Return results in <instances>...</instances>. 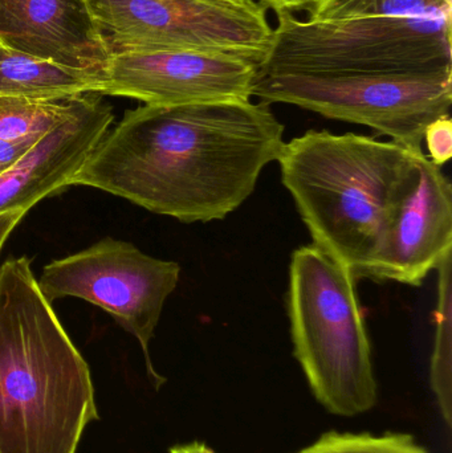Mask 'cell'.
<instances>
[{"instance_id": "obj_24", "label": "cell", "mask_w": 452, "mask_h": 453, "mask_svg": "<svg viewBox=\"0 0 452 453\" xmlns=\"http://www.w3.org/2000/svg\"><path fill=\"white\" fill-rule=\"evenodd\" d=\"M0 47H3L2 42H0Z\"/></svg>"}, {"instance_id": "obj_13", "label": "cell", "mask_w": 452, "mask_h": 453, "mask_svg": "<svg viewBox=\"0 0 452 453\" xmlns=\"http://www.w3.org/2000/svg\"><path fill=\"white\" fill-rule=\"evenodd\" d=\"M101 76L0 47V97L63 101L97 93Z\"/></svg>"}, {"instance_id": "obj_22", "label": "cell", "mask_w": 452, "mask_h": 453, "mask_svg": "<svg viewBox=\"0 0 452 453\" xmlns=\"http://www.w3.org/2000/svg\"><path fill=\"white\" fill-rule=\"evenodd\" d=\"M170 453H215L206 444L201 441H194V443L180 444L170 449Z\"/></svg>"}, {"instance_id": "obj_23", "label": "cell", "mask_w": 452, "mask_h": 453, "mask_svg": "<svg viewBox=\"0 0 452 453\" xmlns=\"http://www.w3.org/2000/svg\"><path fill=\"white\" fill-rule=\"evenodd\" d=\"M214 2L230 3V4L238 5H254L257 4V0H214Z\"/></svg>"}, {"instance_id": "obj_10", "label": "cell", "mask_w": 452, "mask_h": 453, "mask_svg": "<svg viewBox=\"0 0 452 453\" xmlns=\"http://www.w3.org/2000/svg\"><path fill=\"white\" fill-rule=\"evenodd\" d=\"M113 119L111 105L97 93L74 97L69 116L0 175V214L28 212L42 199L65 188Z\"/></svg>"}, {"instance_id": "obj_12", "label": "cell", "mask_w": 452, "mask_h": 453, "mask_svg": "<svg viewBox=\"0 0 452 453\" xmlns=\"http://www.w3.org/2000/svg\"><path fill=\"white\" fill-rule=\"evenodd\" d=\"M0 42L100 76L111 56L85 0H0Z\"/></svg>"}, {"instance_id": "obj_19", "label": "cell", "mask_w": 452, "mask_h": 453, "mask_svg": "<svg viewBox=\"0 0 452 453\" xmlns=\"http://www.w3.org/2000/svg\"><path fill=\"white\" fill-rule=\"evenodd\" d=\"M39 140L15 141V142L0 141V175L11 169Z\"/></svg>"}, {"instance_id": "obj_3", "label": "cell", "mask_w": 452, "mask_h": 453, "mask_svg": "<svg viewBox=\"0 0 452 453\" xmlns=\"http://www.w3.org/2000/svg\"><path fill=\"white\" fill-rule=\"evenodd\" d=\"M421 153L310 130L284 143L278 162L313 244L356 280H374L395 211L418 180Z\"/></svg>"}, {"instance_id": "obj_16", "label": "cell", "mask_w": 452, "mask_h": 453, "mask_svg": "<svg viewBox=\"0 0 452 453\" xmlns=\"http://www.w3.org/2000/svg\"><path fill=\"white\" fill-rule=\"evenodd\" d=\"M74 98L32 101L0 97V141L39 140L71 113Z\"/></svg>"}, {"instance_id": "obj_9", "label": "cell", "mask_w": 452, "mask_h": 453, "mask_svg": "<svg viewBox=\"0 0 452 453\" xmlns=\"http://www.w3.org/2000/svg\"><path fill=\"white\" fill-rule=\"evenodd\" d=\"M259 65L227 53L156 50L111 55L97 95L145 105L249 101Z\"/></svg>"}, {"instance_id": "obj_15", "label": "cell", "mask_w": 452, "mask_h": 453, "mask_svg": "<svg viewBox=\"0 0 452 453\" xmlns=\"http://www.w3.org/2000/svg\"><path fill=\"white\" fill-rule=\"evenodd\" d=\"M310 20L366 18H426L452 20V0H316Z\"/></svg>"}, {"instance_id": "obj_11", "label": "cell", "mask_w": 452, "mask_h": 453, "mask_svg": "<svg viewBox=\"0 0 452 453\" xmlns=\"http://www.w3.org/2000/svg\"><path fill=\"white\" fill-rule=\"evenodd\" d=\"M418 167V180L393 218L377 265L376 281L419 287L452 253L450 180L425 153L419 154Z\"/></svg>"}, {"instance_id": "obj_8", "label": "cell", "mask_w": 452, "mask_h": 453, "mask_svg": "<svg viewBox=\"0 0 452 453\" xmlns=\"http://www.w3.org/2000/svg\"><path fill=\"white\" fill-rule=\"evenodd\" d=\"M180 276V266L175 261L153 257L130 242L105 237L80 252L50 261L37 284L50 303L81 298L111 314L137 338L149 378L159 388L165 378L151 365L149 345Z\"/></svg>"}, {"instance_id": "obj_18", "label": "cell", "mask_w": 452, "mask_h": 453, "mask_svg": "<svg viewBox=\"0 0 452 453\" xmlns=\"http://www.w3.org/2000/svg\"><path fill=\"white\" fill-rule=\"evenodd\" d=\"M424 142L429 150L430 161L442 167L452 157V121L450 114L441 117L425 130Z\"/></svg>"}, {"instance_id": "obj_1", "label": "cell", "mask_w": 452, "mask_h": 453, "mask_svg": "<svg viewBox=\"0 0 452 453\" xmlns=\"http://www.w3.org/2000/svg\"><path fill=\"white\" fill-rule=\"evenodd\" d=\"M270 104L215 101L125 111L68 186L97 188L183 223L225 219L284 148Z\"/></svg>"}, {"instance_id": "obj_14", "label": "cell", "mask_w": 452, "mask_h": 453, "mask_svg": "<svg viewBox=\"0 0 452 453\" xmlns=\"http://www.w3.org/2000/svg\"><path fill=\"white\" fill-rule=\"evenodd\" d=\"M435 335L430 364V383L441 414L450 427L452 418V253L438 265Z\"/></svg>"}, {"instance_id": "obj_20", "label": "cell", "mask_w": 452, "mask_h": 453, "mask_svg": "<svg viewBox=\"0 0 452 453\" xmlns=\"http://www.w3.org/2000/svg\"><path fill=\"white\" fill-rule=\"evenodd\" d=\"M316 0H259L260 4L267 10L275 11V13H294L296 11L310 10Z\"/></svg>"}, {"instance_id": "obj_5", "label": "cell", "mask_w": 452, "mask_h": 453, "mask_svg": "<svg viewBox=\"0 0 452 453\" xmlns=\"http://www.w3.org/2000/svg\"><path fill=\"white\" fill-rule=\"evenodd\" d=\"M272 42L257 71L310 74L452 72L451 20L366 18L300 20L276 13Z\"/></svg>"}, {"instance_id": "obj_21", "label": "cell", "mask_w": 452, "mask_h": 453, "mask_svg": "<svg viewBox=\"0 0 452 453\" xmlns=\"http://www.w3.org/2000/svg\"><path fill=\"white\" fill-rule=\"evenodd\" d=\"M27 211L24 210H15V211L2 212L0 214V252L3 245L7 242L10 234H12L15 226L20 223V220L26 217Z\"/></svg>"}, {"instance_id": "obj_7", "label": "cell", "mask_w": 452, "mask_h": 453, "mask_svg": "<svg viewBox=\"0 0 452 453\" xmlns=\"http://www.w3.org/2000/svg\"><path fill=\"white\" fill-rule=\"evenodd\" d=\"M111 55L156 50L227 53L260 65L273 28L267 10L214 0H85Z\"/></svg>"}, {"instance_id": "obj_4", "label": "cell", "mask_w": 452, "mask_h": 453, "mask_svg": "<svg viewBox=\"0 0 452 453\" xmlns=\"http://www.w3.org/2000/svg\"><path fill=\"white\" fill-rule=\"evenodd\" d=\"M356 281L315 244L292 255L287 311L295 358L318 403L348 418L365 414L377 403L371 342Z\"/></svg>"}, {"instance_id": "obj_17", "label": "cell", "mask_w": 452, "mask_h": 453, "mask_svg": "<svg viewBox=\"0 0 452 453\" xmlns=\"http://www.w3.org/2000/svg\"><path fill=\"white\" fill-rule=\"evenodd\" d=\"M296 453H430L409 434L332 433Z\"/></svg>"}, {"instance_id": "obj_6", "label": "cell", "mask_w": 452, "mask_h": 453, "mask_svg": "<svg viewBox=\"0 0 452 453\" xmlns=\"http://www.w3.org/2000/svg\"><path fill=\"white\" fill-rule=\"evenodd\" d=\"M252 97L364 125L405 148L424 150L426 127L450 114L452 72L310 74L257 71Z\"/></svg>"}, {"instance_id": "obj_2", "label": "cell", "mask_w": 452, "mask_h": 453, "mask_svg": "<svg viewBox=\"0 0 452 453\" xmlns=\"http://www.w3.org/2000/svg\"><path fill=\"white\" fill-rule=\"evenodd\" d=\"M89 366L27 256L0 266V453H76L98 420Z\"/></svg>"}]
</instances>
